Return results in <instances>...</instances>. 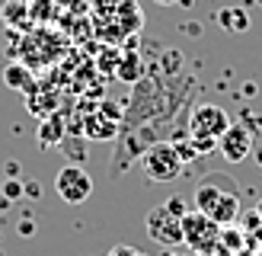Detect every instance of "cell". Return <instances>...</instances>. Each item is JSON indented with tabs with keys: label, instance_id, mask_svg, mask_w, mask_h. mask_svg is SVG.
<instances>
[{
	"label": "cell",
	"instance_id": "9",
	"mask_svg": "<svg viewBox=\"0 0 262 256\" xmlns=\"http://www.w3.org/2000/svg\"><path fill=\"white\" fill-rule=\"evenodd\" d=\"M7 83L16 87V90H29L32 87V77H29V68H23V64H10V68L4 71Z\"/></svg>",
	"mask_w": 262,
	"mask_h": 256
},
{
	"label": "cell",
	"instance_id": "15",
	"mask_svg": "<svg viewBox=\"0 0 262 256\" xmlns=\"http://www.w3.org/2000/svg\"><path fill=\"white\" fill-rule=\"evenodd\" d=\"M154 4H157V7H176L179 0H154Z\"/></svg>",
	"mask_w": 262,
	"mask_h": 256
},
{
	"label": "cell",
	"instance_id": "4",
	"mask_svg": "<svg viewBox=\"0 0 262 256\" xmlns=\"http://www.w3.org/2000/svg\"><path fill=\"white\" fill-rule=\"evenodd\" d=\"M141 166H144V173H147L150 183H173V179H179L186 163L179 160V154L169 141H157V144H150L144 151Z\"/></svg>",
	"mask_w": 262,
	"mask_h": 256
},
{
	"label": "cell",
	"instance_id": "16",
	"mask_svg": "<svg viewBox=\"0 0 262 256\" xmlns=\"http://www.w3.org/2000/svg\"><path fill=\"white\" fill-rule=\"evenodd\" d=\"M253 157H256V163H259V166H262V144H259V147H256V151H253Z\"/></svg>",
	"mask_w": 262,
	"mask_h": 256
},
{
	"label": "cell",
	"instance_id": "12",
	"mask_svg": "<svg viewBox=\"0 0 262 256\" xmlns=\"http://www.w3.org/2000/svg\"><path fill=\"white\" fill-rule=\"evenodd\" d=\"M61 135H64V128H61V119H48V122H45V128L38 132V141H42V144L48 147L51 141H61Z\"/></svg>",
	"mask_w": 262,
	"mask_h": 256
},
{
	"label": "cell",
	"instance_id": "8",
	"mask_svg": "<svg viewBox=\"0 0 262 256\" xmlns=\"http://www.w3.org/2000/svg\"><path fill=\"white\" fill-rule=\"evenodd\" d=\"M83 125H86V138H93V141L115 138V122H106V109H99L96 115H90Z\"/></svg>",
	"mask_w": 262,
	"mask_h": 256
},
{
	"label": "cell",
	"instance_id": "11",
	"mask_svg": "<svg viewBox=\"0 0 262 256\" xmlns=\"http://www.w3.org/2000/svg\"><path fill=\"white\" fill-rule=\"evenodd\" d=\"M0 16H4V19H10L13 26H19V29H26V26H23V19L29 16V7H26V4H19V0H13V4H7L4 10H0Z\"/></svg>",
	"mask_w": 262,
	"mask_h": 256
},
{
	"label": "cell",
	"instance_id": "7",
	"mask_svg": "<svg viewBox=\"0 0 262 256\" xmlns=\"http://www.w3.org/2000/svg\"><path fill=\"white\" fill-rule=\"evenodd\" d=\"M217 151L227 163H240L253 157V132L243 122H230V128L217 138Z\"/></svg>",
	"mask_w": 262,
	"mask_h": 256
},
{
	"label": "cell",
	"instance_id": "17",
	"mask_svg": "<svg viewBox=\"0 0 262 256\" xmlns=\"http://www.w3.org/2000/svg\"><path fill=\"white\" fill-rule=\"evenodd\" d=\"M256 218L262 221V199H259V205H256Z\"/></svg>",
	"mask_w": 262,
	"mask_h": 256
},
{
	"label": "cell",
	"instance_id": "6",
	"mask_svg": "<svg viewBox=\"0 0 262 256\" xmlns=\"http://www.w3.org/2000/svg\"><path fill=\"white\" fill-rule=\"evenodd\" d=\"M55 192L61 196V202L68 205H83L93 196V176H90L80 163H68L61 166L55 176Z\"/></svg>",
	"mask_w": 262,
	"mask_h": 256
},
{
	"label": "cell",
	"instance_id": "19",
	"mask_svg": "<svg viewBox=\"0 0 262 256\" xmlns=\"http://www.w3.org/2000/svg\"><path fill=\"white\" fill-rule=\"evenodd\" d=\"M259 256H262V243H259Z\"/></svg>",
	"mask_w": 262,
	"mask_h": 256
},
{
	"label": "cell",
	"instance_id": "3",
	"mask_svg": "<svg viewBox=\"0 0 262 256\" xmlns=\"http://www.w3.org/2000/svg\"><path fill=\"white\" fill-rule=\"evenodd\" d=\"M182 243L195 253V256H214L217 243H221V227L202 211H186L182 215Z\"/></svg>",
	"mask_w": 262,
	"mask_h": 256
},
{
	"label": "cell",
	"instance_id": "5",
	"mask_svg": "<svg viewBox=\"0 0 262 256\" xmlns=\"http://www.w3.org/2000/svg\"><path fill=\"white\" fill-rule=\"evenodd\" d=\"M230 128V115L227 109H221L217 102H199L192 109V119H189V135L199 138V141H211L217 144V138Z\"/></svg>",
	"mask_w": 262,
	"mask_h": 256
},
{
	"label": "cell",
	"instance_id": "14",
	"mask_svg": "<svg viewBox=\"0 0 262 256\" xmlns=\"http://www.w3.org/2000/svg\"><path fill=\"white\" fill-rule=\"evenodd\" d=\"M19 192H23V186L16 183V179H10V183H7V196L13 199V196H19Z\"/></svg>",
	"mask_w": 262,
	"mask_h": 256
},
{
	"label": "cell",
	"instance_id": "2",
	"mask_svg": "<svg viewBox=\"0 0 262 256\" xmlns=\"http://www.w3.org/2000/svg\"><path fill=\"white\" fill-rule=\"evenodd\" d=\"M186 199L182 196H173V199H166L160 205H154V208L147 211V237L157 240L160 247L166 250H173L182 243V215H186Z\"/></svg>",
	"mask_w": 262,
	"mask_h": 256
},
{
	"label": "cell",
	"instance_id": "13",
	"mask_svg": "<svg viewBox=\"0 0 262 256\" xmlns=\"http://www.w3.org/2000/svg\"><path fill=\"white\" fill-rule=\"evenodd\" d=\"M106 256H147L144 250H135V247H125V243H119V247L106 250Z\"/></svg>",
	"mask_w": 262,
	"mask_h": 256
},
{
	"label": "cell",
	"instance_id": "18",
	"mask_svg": "<svg viewBox=\"0 0 262 256\" xmlns=\"http://www.w3.org/2000/svg\"><path fill=\"white\" fill-rule=\"evenodd\" d=\"M163 256H182V253H173V250H169V253H163Z\"/></svg>",
	"mask_w": 262,
	"mask_h": 256
},
{
	"label": "cell",
	"instance_id": "1",
	"mask_svg": "<svg viewBox=\"0 0 262 256\" xmlns=\"http://www.w3.org/2000/svg\"><path fill=\"white\" fill-rule=\"evenodd\" d=\"M195 211L208 215L217 227H230L240 218V192L230 183V176L211 173L202 176V183L195 186Z\"/></svg>",
	"mask_w": 262,
	"mask_h": 256
},
{
	"label": "cell",
	"instance_id": "10",
	"mask_svg": "<svg viewBox=\"0 0 262 256\" xmlns=\"http://www.w3.org/2000/svg\"><path fill=\"white\" fill-rule=\"evenodd\" d=\"M221 23H224V29H230V32H243L246 26H250L243 10H221Z\"/></svg>",
	"mask_w": 262,
	"mask_h": 256
}]
</instances>
